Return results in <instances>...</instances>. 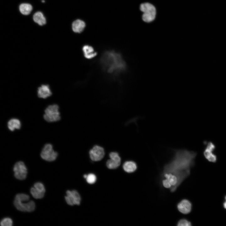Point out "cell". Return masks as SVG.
<instances>
[{
	"mask_svg": "<svg viewBox=\"0 0 226 226\" xmlns=\"http://www.w3.org/2000/svg\"><path fill=\"white\" fill-rule=\"evenodd\" d=\"M86 179L88 183L91 184L95 182L96 180V177L94 174L90 173L87 175Z\"/></svg>",
	"mask_w": 226,
	"mask_h": 226,
	"instance_id": "obj_22",
	"label": "cell"
},
{
	"mask_svg": "<svg viewBox=\"0 0 226 226\" xmlns=\"http://www.w3.org/2000/svg\"><path fill=\"white\" fill-rule=\"evenodd\" d=\"M65 199L67 203L71 206L79 205L81 198L78 192L75 190H67L66 191Z\"/></svg>",
	"mask_w": 226,
	"mask_h": 226,
	"instance_id": "obj_9",
	"label": "cell"
},
{
	"mask_svg": "<svg viewBox=\"0 0 226 226\" xmlns=\"http://www.w3.org/2000/svg\"><path fill=\"white\" fill-rule=\"evenodd\" d=\"M223 207L225 209H226V201L223 203Z\"/></svg>",
	"mask_w": 226,
	"mask_h": 226,
	"instance_id": "obj_24",
	"label": "cell"
},
{
	"mask_svg": "<svg viewBox=\"0 0 226 226\" xmlns=\"http://www.w3.org/2000/svg\"><path fill=\"white\" fill-rule=\"evenodd\" d=\"M82 50L84 57L88 59H93L97 55V52L91 46L84 45L82 47Z\"/></svg>",
	"mask_w": 226,
	"mask_h": 226,
	"instance_id": "obj_15",
	"label": "cell"
},
{
	"mask_svg": "<svg viewBox=\"0 0 226 226\" xmlns=\"http://www.w3.org/2000/svg\"><path fill=\"white\" fill-rule=\"evenodd\" d=\"M30 193L36 199H41L44 196L45 189L43 184L40 182L35 183L30 189Z\"/></svg>",
	"mask_w": 226,
	"mask_h": 226,
	"instance_id": "obj_12",
	"label": "cell"
},
{
	"mask_svg": "<svg viewBox=\"0 0 226 226\" xmlns=\"http://www.w3.org/2000/svg\"><path fill=\"white\" fill-rule=\"evenodd\" d=\"M33 19L35 22L40 25H44L46 23L45 18L43 13L40 12H36L34 14Z\"/></svg>",
	"mask_w": 226,
	"mask_h": 226,
	"instance_id": "obj_19",
	"label": "cell"
},
{
	"mask_svg": "<svg viewBox=\"0 0 226 226\" xmlns=\"http://www.w3.org/2000/svg\"><path fill=\"white\" fill-rule=\"evenodd\" d=\"M196 154V152L186 149L175 150L172 159L164 166L162 174L169 173L175 176L180 186L189 175Z\"/></svg>",
	"mask_w": 226,
	"mask_h": 226,
	"instance_id": "obj_1",
	"label": "cell"
},
{
	"mask_svg": "<svg viewBox=\"0 0 226 226\" xmlns=\"http://www.w3.org/2000/svg\"><path fill=\"white\" fill-rule=\"evenodd\" d=\"M177 207L179 211L181 213L184 214H187L191 211L192 204L190 201L184 199L178 204Z\"/></svg>",
	"mask_w": 226,
	"mask_h": 226,
	"instance_id": "obj_13",
	"label": "cell"
},
{
	"mask_svg": "<svg viewBox=\"0 0 226 226\" xmlns=\"http://www.w3.org/2000/svg\"><path fill=\"white\" fill-rule=\"evenodd\" d=\"M139 9L143 13L142 19L144 22L150 23L155 19L157 10L155 7L152 3L148 2L142 3L140 5Z\"/></svg>",
	"mask_w": 226,
	"mask_h": 226,
	"instance_id": "obj_4",
	"label": "cell"
},
{
	"mask_svg": "<svg viewBox=\"0 0 226 226\" xmlns=\"http://www.w3.org/2000/svg\"><path fill=\"white\" fill-rule=\"evenodd\" d=\"M52 94L50 86L48 84H42L38 88L37 95L40 98L46 99Z\"/></svg>",
	"mask_w": 226,
	"mask_h": 226,
	"instance_id": "obj_14",
	"label": "cell"
},
{
	"mask_svg": "<svg viewBox=\"0 0 226 226\" xmlns=\"http://www.w3.org/2000/svg\"><path fill=\"white\" fill-rule=\"evenodd\" d=\"M21 123L20 121L16 118H12L8 122V127L11 131H14L15 129H20Z\"/></svg>",
	"mask_w": 226,
	"mask_h": 226,
	"instance_id": "obj_18",
	"label": "cell"
},
{
	"mask_svg": "<svg viewBox=\"0 0 226 226\" xmlns=\"http://www.w3.org/2000/svg\"><path fill=\"white\" fill-rule=\"evenodd\" d=\"M0 225L2 226H12L13 225V221L10 218H4L1 221Z\"/></svg>",
	"mask_w": 226,
	"mask_h": 226,
	"instance_id": "obj_21",
	"label": "cell"
},
{
	"mask_svg": "<svg viewBox=\"0 0 226 226\" xmlns=\"http://www.w3.org/2000/svg\"><path fill=\"white\" fill-rule=\"evenodd\" d=\"M225 201H226V196H225Z\"/></svg>",
	"mask_w": 226,
	"mask_h": 226,
	"instance_id": "obj_27",
	"label": "cell"
},
{
	"mask_svg": "<svg viewBox=\"0 0 226 226\" xmlns=\"http://www.w3.org/2000/svg\"><path fill=\"white\" fill-rule=\"evenodd\" d=\"M203 144L205 146L203 152L204 157L208 161L215 163L217 157L214 152L216 148L215 144L210 141H204Z\"/></svg>",
	"mask_w": 226,
	"mask_h": 226,
	"instance_id": "obj_6",
	"label": "cell"
},
{
	"mask_svg": "<svg viewBox=\"0 0 226 226\" xmlns=\"http://www.w3.org/2000/svg\"><path fill=\"white\" fill-rule=\"evenodd\" d=\"M13 170L14 176L16 179L23 180L26 178L27 169L23 162L20 161L16 163L14 166Z\"/></svg>",
	"mask_w": 226,
	"mask_h": 226,
	"instance_id": "obj_8",
	"label": "cell"
},
{
	"mask_svg": "<svg viewBox=\"0 0 226 226\" xmlns=\"http://www.w3.org/2000/svg\"><path fill=\"white\" fill-rule=\"evenodd\" d=\"M57 156V153L54 150L53 146L50 143L46 144L40 153L41 157L43 159L50 162L55 160Z\"/></svg>",
	"mask_w": 226,
	"mask_h": 226,
	"instance_id": "obj_7",
	"label": "cell"
},
{
	"mask_svg": "<svg viewBox=\"0 0 226 226\" xmlns=\"http://www.w3.org/2000/svg\"><path fill=\"white\" fill-rule=\"evenodd\" d=\"M32 10V6L29 3H22L19 6V10L20 13L24 15H28L30 14Z\"/></svg>",
	"mask_w": 226,
	"mask_h": 226,
	"instance_id": "obj_20",
	"label": "cell"
},
{
	"mask_svg": "<svg viewBox=\"0 0 226 226\" xmlns=\"http://www.w3.org/2000/svg\"><path fill=\"white\" fill-rule=\"evenodd\" d=\"M87 175H83V177L84 178L86 179V178H87Z\"/></svg>",
	"mask_w": 226,
	"mask_h": 226,
	"instance_id": "obj_25",
	"label": "cell"
},
{
	"mask_svg": "<svg viewBox=\"0 0 226 226\" xmlns=\"http://www.w3.org/2000/svg\"><path fill=\"white\" fill-rule=\"evenodd\" d=\"M59 107L56 104L48 106L45 110L43 116L44 119L48 122H54L59 121L61 119Z\"/></svg>",
	"mask_w": 226,
	"mask_h": 226,
	"instance_id": "obj_5",
	"label": "cell"
},
{
	"mask_svg": "<svg viewBox=\"0 0 226 226\" xmlns=\"http://www.w3.org/2000/svg\"><path fill=\"white\" fill-rule=\"evenodd\" d=\"M89 154L92 160L98 161L103 159L105 155V152L102 147L96 145L90 150Z\"/></svg>",
	"mask_w": 226,
	"mask_h": 226,
	"instance_id": "obj_10",
	"label": "cell"
},
{
	"mask_svg": "<svg viewBox=\"0 0 226 226\" xmlns=\"http://www.w3.org/2000/svg\"><path fill=\"white\" fill-rule=\"evenodd\" d=\"M42 3H44V2H45V1H44V0H42Z\"/></svg>",
	"mask_w": 226,
	"mask_h": 226,
	"instance_id": "obj_26",
	"label": "cell"
},
{
	"mask_svg": "<svg viewBox=\"0 0 226 226\" xmlns=\"http://www.w3.org/2000/svg\"><path fill=\"white\" fill-rule=\"evenodd\" d=\"M110 159L106 162V165L110 169L117 168L120 165L121 158L119 154L115 152H110L109 154Z\"/></svg>",
	"mask_w": 226,
	"mask_h": 226,
	"instance_id": "obj_11",
	"label": "cell"
},
{
	"mask_svg": "<svg viewBox=\"0 0 226 226\" xmlns=\"http://www.w3.org/2000/svg\"><path fill=\"white\" fill-rule=\"evenodd\" d=\"M178 226H190L191 225V222L185 219H182L179 220L177 223Z\"/></svg>",
	"mask_w": 226,
	"mask_h": 226,
	"instance_id": "obj_23",
	"label": "cell"
},
{
	"mask_svg": "<svg viewBox=\"0 0 226 226\" xmlns=\"http://www.w3.org/2000/svg\"><path fill=\"white\" fill-rule=\"evenodd\" d=\"M101 64L103 69L111 74H116L125 71L126 65L121 54L116 51H106L100 59Z\"/></svg>",
	"mask_w": 226,
	"mask_h": 226,
	"instance_id": "obj_2",
	"label": "cell"
},
{
	"mask_svg": "<svg viewBox=\"0 0 226 226\" xmlns=\"http://www.w3.org/2000/svg\"><path fill=\"white\" fill-rule=\"evenodd\" d=\"M26 199H30L29 195L24 193L17 194L14 201V206L18 210L21 211L31 212L33 211L35 208V203L33 201L23 202Z\"/></svg>",
	"mask_w": 226,
	"mask_h": 226,
	"instance_id": "obj_3",
	"label": "cell"
},
{
	"mask_svg": "<svg viewBox=\"0 0 226 226\" xmlns=\"http://www.w3.org/2000/svg\"><path fill=\"white\" fill-rule=\"evenodd\" d=\"M85 26V23L83 21L77 19L73 22L72 28L74 32L80 33L83 30Z\"/></svg>",
	"mask_w": 226,
	"mask_h": 226,
	"instance_id": "obj_17",
	"label": "cell"
},
{
	"mask_svg": "<svg viewBox=\"0 0 226 226\" xmlns=\"http://www.w3.org/2000/svg\"><path fill=\"white\" fill-rule=\"evenodd\" d=\"M124 170L128 173H131L135 171L137 168L136 163L132 161H127L125 162L123 165Z\"/></svg>",
	"mask_w": 226,
	"mask_h": 226,
	"instance_id": "obj_16",
	"label": "cell"
}]
</instances>
